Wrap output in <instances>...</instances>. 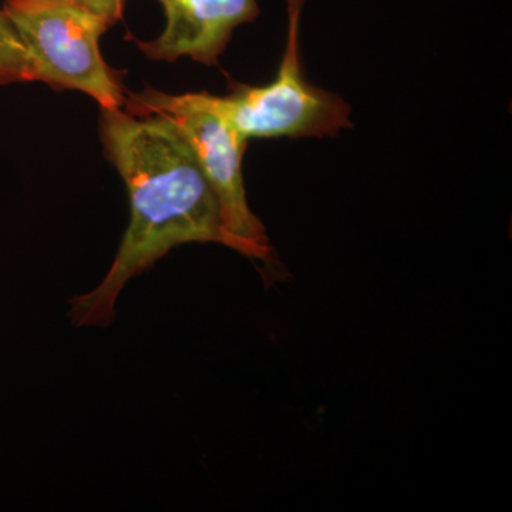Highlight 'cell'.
Segmentation results:
<instances>
[{
  "label": "cell",
  "mask_w": 512,
  "mask_h": 512,
  "mask_svg": "<svg viewBox=\"0 0 512 512\" xmlns=\"http://www.w3.org/2000/svg\"><path fill=\"white\" fill-rule=\"evenodd\" d=\"M101 140L130 197L131 218L109 274L76 296V326H104L124 285L170 249L191 242L231 248L220 204L187 141L163 116L101 109Z\"/></svg>",
  "instance_id": "6da1fadb"
},
{
  "label": "cell",
  "mask_w": 512,
  "mask_h": 512,
  "mask_svg": "<svg viewBox=\"0 0 512 512\" xmlns=\"http://www.w3.org/2000/svg\"><path fill=\"white\" fill-rule=\"evenodd\" d=\"M127 113L134 116H163L177 128L190 146L220 204L222 225L231 249L261 264L266 284L282 281L285 271L269 245L265 227L249 208L242 158L248 140L224 117L205 106L198 93L171 94L146 87L131 93Z\"/></svg>",
  "instance_id": "7a4b0ae2"
},
{
  "label": "cell",
  "mask_w": 512,
  "mask_h": 512,
  "mask_svg": "<svg viewBox=\"0 0 512 512\" xmlns=\"http://www.w3.org/2000/svg\"><path fill=\"white\" fill-rule=\"evenodd\" d=\"M29 56V82L89 94L101 109L124 104L116 70L104 62L100 37L110 23L72 3L6 0L3 6Z\"/></svg>",
  "instance_id": "3957f363"
},
{
  "label": "cell",
  "mask_w": 512,
  "mask_h": 512,
  "mask_svg": "<svg viewBox=\"0 0 512 512\" xmlns=\"http://www.w3.org/2000/svg\"><path fill=\"white\" fill-rule=\"evenodd\" d=\"M286 2L288 37L274 82L266 86L234 84L227 96L198 93V97L247 140L335 137L342 128L353 127L350 107L338 94L306 82L299 55V25L306 0Z\"/></svg>",
  "instance_id": "277c9868"
},
{
  "label": "cell",
  "mask_w": 512,
  "mask_h": 512,
  "mask_svg": "<svg viewBox=\"0 0 512 512\" xmlns=\"http://www.w3.org/2000/svg\"><path fill=\"white\" fill-rule=\"evenodd\" d=\"M167 26L153 42L138 43L148 59L175 62L190 56L215 66L232 33L258 18L256 0H160Z\"/></svg>",
  "instance_id": "5b68a950"
},
{
  "label": "cell",
  "mask_w": 512,
  "mask_h": 512,
  "mask_svg": "<svg viewBox=\"0 0 512 512\" xmlns=\"http://www.w3.org/2000/svg\"><path fill=\"white\" fill-rule=\"evenodd\" d=\"M29 82V56L6 13L0 10V86Z\"/></svg>",
  "instance_id": "8992f818"
},
{
  "label": "cell",
  "mask_w": 512,
  "mask_h": 512,
  "mask_svg": "<svg viewBox=\"0 0 512 512\" xmlns=\"http://www.w3.org/2000/svg\"><path fill=\"white\" fill-rule=\"evenodd\" d=\"M53 2L72 3L96 13L110 23L111 26L123 16L124 0H53Z\"/></svg>",
  "instance_id": "52a82bcc"
}]
</instances>
